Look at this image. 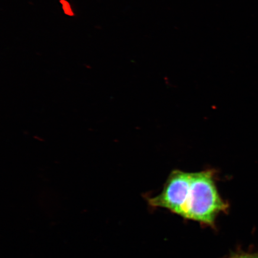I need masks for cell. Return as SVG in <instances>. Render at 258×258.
<instances>
[{
	"instance_id": "cell-1",
	"label": "cell",
	"mask_w": 258,
	"mask_h": 258,
	"mask_svg": "<svg viewBox=\"0 0 258 258\" xmlns=\"http://www.w3.org/2000/svg\"><path fill=\"white\" fill-rule=\"evenodd\" d=\"M212 169L189 173L175 170L170 173L159 195L148 199L154 208L168 210L183 218L202 224L215 225L218 215L227 211Z\"/></svg>"
},
{
	"instance_id": "cell-2",
	"label": "cell",
	"mask_w": 258,
	"mask_h": 258,
	"mask_svg": "<svg viewBox=\"0 0 258 258\" xmlns=\"http://www.w3.org/2000/svg\"><path fill=\"white\" fill-rule=\"evenodd\" d=\"M229 258H258V252L254 253L235 254Z\"/></svg>"
}]
</instances>
